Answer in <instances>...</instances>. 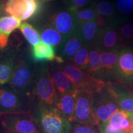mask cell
Masks as SVG:
<instances>
[{
    "mask_svg": "<svg viewBox=\"0 0 133 133\" xmlns=\"http://www.w3.org/2000/svg\"><path fill=\"white\" fill-rule=\"evenodd\" d=\"M0 120L5 129L14 133H43L31 113L0 114Z\"/></svg>",
    "mask_w": 133,
    "mask_h": 133,
    "instance_id": "8992f818",
    "label": "cell"
},
{
    "mask_svg": "<svg viewBox=\"0 0 133 133\" xmlns=\"http://www.w3.org/2000/svg\"><path fill=\"white\" fill-rule=\"evenodd\" d=\"M41 9L40 0H6L4 6L5 15L14 16L21 21L36 18Z\"/></svg>",
    "mask_w": 133,
    "mask_h": 133,
    "instance_id": "30bf717a",
    "label": "cell"
},
{
    "mask_svg": "<svg viewBox=\"0 0 133 133\" xmlns=\"http://www.w3.org/2000/svg\"><path fill=\"white\" fill-rule=\"evenodd\" d=\"M132 89H133V87H132Z\"/></svg>",
    "mask_w": 133,
    "mask_h": 133,
    "instance_id": "f35d334b",
    "label": "cell"
},
{
    "mask_svg": "<svg viewBox=\"0 0 133 133\" xmlns=\"http://www.w3.org/2000/svg\"><path fill=\"white\" fill-rule=\"evenodd\" d=\"M119 32L124 44H133V23H126L119 26Z\"/></svg>",
    "mask_w": 133,
    "mask_h": 133,
    "instance_id": "83f0119b",
    "label": "cell"
},
{
    "mask_svg": "<svg viewBox=\"0 0 133 133\" xmlns=\"http://www.w3.org/2000/svg\"><path fill=\"white\" fill-rule=\"evenodd\" d=\"M32 115L43 133H70L71 123L64 118L55 108L36 107Z\"/></svg>",
    "mask_w": 133,
    "mask_h": 133,
    "instance_id": "5b68a950",
    "label": "cell"
},
{
    "mask_svg": "<svg viewBox=\"0 0 133 133\" xmlns=\"http://www.w3.org/2000/svg\"><path fill=\"white\" fill-rule=\"evenodd\" d=\"M0 50H1V49H0Z\"/></svg>",
    "mask_w": 133,
    "mask_h": 133,
    "instance_id": "ab89813d",
    "label": "cell"
},
{
    "mask_svg": "<svg viewBox=\"0 0 133 133\" xmlns=\"http://www.w3.org/2000/svg\"><path fill=\"white\" fill-rule=\"evenodd\" d=\"M131 112H127V111L123 110H119L111 116L110 118L108 120V122L111 126V127L115 129H121L120 124L121 121L124 118L127 117Z\"/></svg>",
    "mask_w": 133,
    "mask_h": 133,
    "instance_id": "f1b7e54d",
    "label": "cell"
},
{
    "mask_svg": "<svg viewBox=\"0 0 133 133\" xmlns=\"http://www.w3.org/2000/svg\"><path fill=\"white\" fill-rule=\"evenodd\" d=\"M116 8L123 14H131L133 13V0H117Z\"/></svg>",
    "mask_w": 133,
    "mask_h": 133,
    "instance_id": "1f68e13d",
    "label": "cell"
},
{
    "mask_svg": "<svg viewBox=\"0 0 133 133\" xmlns=\"http://www.w3.org/2000/svg\"><path fill=\"white\" fill-rule=\"evenodd\" d=\"M97 128L101 133H125L121 129H115L113 128L108 121L99 123Z\"/></svg>",
    "mask_w": 133,
    "mask_h": 133,
    "instance_id": "d6a6232c",
    "label": "cell"
},
{
    "mask_svg": "<svg viewBox=\"0 0 133 133\" xmlns=\"http://www.w3.org/2000/svg\"><path fill=\"white\" fill-rule=\"evenodd\" d=\"M132 48L133 49V46H132Z\"/></svg>",
    "mask_w": 133,
    "mask_h": 133,
    "instance_id": "74e56055",
    "label": "cell"
},
{
    "mask_svg": "<svg viewBox=\"0 0 133 133\" xmlns=\"http://www.w3.org/2000/svg\"><path fill=\"white\" fill-rule=\"evenodd\" d=\"M103 51H120L125 44L119 32V25L110 24L101 29L96 45Z\"/></svg>",
    "mask_w": 133,
    "mask_h": 133,
    "instance_id": "7c38bea8",
    "label": "cell"
},
{
    "mask_svg": "<svg viewBox=\"0 0 133 133\" xmlns=\"http://www.w3.org/2000/svg\"><path fill=\"white\" fill-rule=\"evenodd\" d=\"M97 14L105 20L108 24L119 25V21L118 19L116 9L115 6L110 3L106 1L95 3L92 6Z\"/></svg>",
    "mask_w": 133,
    "mask_h": 133,
    "instance_id": "603a6c76",
    "label": "cell"
},
{
    "mask_svg": "<svg viewBox=\"0 0 133 133\" xmlns=\"http://www.w3.org/2000/svg\"><path fill=\"white\" fill-rule=\"evenodd\" d=\"M132 133H133V132H132Z\"/></svg>",
    "mask_w": 133,
    "mask_h": 133,
    "instance_id": "60d3db41",
    "label": "cell"
},
{
    "mask_svg": "<svg viewBox=\"0 0 133 133\" xmlns=\"http://www.w3.org/2000/svg\"><path fill=\"white\" fill-rule=\"evenodd\" d=\"M84 45L76 31L70 37L67 38L62 47L56 51V55L64 61H71Z\"/></svg>",
    "mask_w": 133,
    "mask_h": 133,
    "instance_id": "ffe728a7",
    "label": "cell"
},
{
    "mask_svg": "<svg viewBox=\"0 0 133 133\" xmlns=\"http://www.w3.org/2000/svg\"><path fill=\"white\" fill-rule=\"evenodd\" d=\"M71 12L74 14L78 25L86 22L97 21L99 18V16L93 7L83 8Z\"/></svg>",
    "mask_w": 133,
    "mask_h": 133,
    "instance_id": "484cf974",
    "label": "cell"
},
{
    "mask_svg": "<svg viewBox=\"0 0 133 133\" xmlns=\"http://www.w3.org/2000/svg\"><path fill=\"white\" fill-rule=\"evenodd\" d=\"M56 1V0H40L41 3H49V2H51V1Z\"/></svg>",
    "mask_w": 133,
    "mask_h": 133,
    "instance_id": "d590c367",
    "label": "cell"
},
{
    "mask_svg": "<svg viewBox=\"0 0 133 133\" xmlns=\"http://www.w3.org/2000/svg\"><path fill=\"white\" fill-rule=\"evenodd\" d=\"M36 107L53 109L57 95L48 69V63L38 64L32 89Z\"/></svg>",
    "mask_w": 133,
    "mask_h": 133,
    "instance_id": "6da1fadb",
    "label": "cell"
},
{
    "mask_svg": "<svg viewBox=\"0 0 133 133\" xmlns=\"http://www.w3.org/2000/svg\"><path fill=\"white\" fill-rule=\"evenodd\" d=\"M21 21L14 16H0V49L9 45L10 36L21 25Z\"/></svg>",
    "mask_w": 133,
    "mask_h": 133,
    "instance_id": "e0dca14e",
    "label": "cell"
},
{
    "mask_svg": "<svg viewBox=\"0 0 133 133\" xmlns=\"http://www.w3.org/2000/svg\"><path fill=\"white\" fill-rule=\"evenodd\" d=\"M101 51L97 46H91L86 73L94 78L101 80Z\"/></svg>",
    "mask_w": 133,
    "mask_h": 133,
    "instance_id": "cb8c5ba5",
    "label": "cell"
},
{
    "mask_svg": "<svg viewBox=\"0 0 133 133\" xmlns=\"http://www.w3.org/2000/svg\"><path fill=\"white\" fill-rule=\"evenodd\" d=\"M97 21L86 22L78 25L77 31L85 45L95 46L101 30Z\"/></svg>",
    "mask_w": 133,
    "mask_h": 133,
    "instance_id": "44dd1931",
    "label": "cell"
},
{
    "mask_svg": "<svg viewBox=\"0 0 133 133\" xmlns=\"http://www.w3.org/2000/svg\"><path fill=\"white\" fill-rule=\"evenodd\" d=\"M118 80L126 86L133 87V49L124 46L119 51L116 66Z\"/></svg>",
    "mask_w": 133,
    "mask_h": 133,
    "instance_id": "4fadbf2b",
    "label": "cell"
},
{
    "mask_svg": "<svg viewBox=\"0 0 133 133\" xmlns=\"http://www.w3.org/2000/svg\"><path fill=\"white\" fill-rule=\"evenodd\" d=\"M70 133H101L97 126H91L78 123H71Z\"/></svg>",
    "mask_w": 133,
    "mask_h": 133,
    "instance_id": "f546056e",
    "label": "cell"
},
{
    "mask_svg": "<svg viewBox=\"0 0 133 133\" xmlns=\"http://www.w3.org/2000/svg\"><path fill=\"white\" fill-rule=\"evenodd\" d=\"M91 47V46L84 44L77 52V54L75 56V57L71 61H71L78 67L86 72L88 66V63H89V56Z\"/></svg>",
    "mask_w": 133,
    "mask_h": 133,
    "instance_id": "4316f807",
    "label": "cell"
},
{
    "mask_svg": "<svg viewBox=\"0 0 133 133\" xmlns=\"http://www.w3.org/2000/svg\"><path fill=\"white\" fill-rule=\"evenodd\" d=\"M6 0H0V16H3L4 14V6Z\"/></svg>",
    "mask_w": 133,
    "mask_h": 133,
    "instance_id": "836d02e7",
    "label": "cell"
},
{
    "mask_svg": "<svg viewBox=\"0 0 133 133\" xmlns=\"http://www.w3.org/2000/svg\"><path fill=\"white\" fill-rule=\"evenodd\" d=\"M3 133H14V132H11V131H10L6 130V129H4V132H3Z\"/></svg>",
    "mask_w": 133,
    "mask_h": 133,
    "instance_id": "8d00e7d4",
    "label": "cell"
},
{
    "mask_svg": "<svg viewBox=\"0 0 133 133\" xmlns=\"http://www.w3.org/2000/svg\"><path fill=\"white\" fill-rule=\"evenodd\" d=\"M4 128H3L2 123H1V120H0V133L4 132Z\"/></svg>",
    "mask_w": 133,
    "mask_h": 133,
    "instance_id": "e575fe53",
    "label": "cell"
},
{
    "mask_svg": "<svg viewBox=\"0 0 133 133\" xmlns=\"http://www.w3.org/2000/svg\"><path fill=\"white\" fill-rule=\"evenodd\" d=\"M19 29L26 41L31 46H36L41 43L39 31L33 25L24 22Z\"/></svg>",
    "mask_w": 133,
    "mask_h": 133,
    "instance_id": "d4e9b609",
    "label": "cell"
},
{
    "mask_svg": "<svg viewBox=\"0 0 133 133\" xmlns=\"http://www.w3.org/2000/svg\"><path fill=\"white\" fill-rule=\"evenodd\" d=\"M23 52L9 84L17 92L32 96V89L38 64L31 61L28 54Z\"/></svg>",
    "mask_w": 133,
    "mask_h": 133,
    "instance_id": "3957f363",
    "label": "cell"
},
{
    "mask_svg": "<svg viewBox=\"0 0 133 133\" xmlns=\"http://www.w3.org/2000/svg\"><path fill=\"white\" fill-rule=\"evenodd\" d=\"M92 109L98 125L107 121L115 113L121 110L110 83L93 93Z\"/></svg>",
    "mask_w": 133,
    "mask_h": 133,
    "instance_id": "277c9868",
    "label": "cell"
},
{
    "mask_svg": "<svg viewBox=\"0 0 133 133\" xmlns=\"http://www.w3.org/2000/svg\"><path fill=\"white\" fill-rule=\"evenodd\" d=\"M58 64L62 70L74 83L78 90L88 89L94 93L107 83L101 79L93 78L71 61H65L62 64Z\"/></svg>",
    "mask_w": 133,
    "mask_h": 133,
    "instance_id": "ba28073f",
    "label": "cell"
},
{
    "mask_svg": "<svg viewBox=\"0 0 133 133\" xmlns=\"http://www.w3.org/2000/svg\"><path fill=\"white\" fill-rule=\"evenodd\" d=\"M36 104L33 96L18 92L9 83L0 86V114L29 112L33 114Z\"/></svg>",
    "mask_w": 133,
    "mask_h": 133,
    "instance_id": "7a4b0ae2",
    "label": "cell"
},
{
    "mask_svg": "<svg viewBox=\"0 0 133 133\" xmlns=\"http://www.w3.org/2000/svg\"><path fill=\"white\" fill-rule=\"evenodd\" d=\"M65 8L71 12L83 9L90 4L91 0H63Z\"/></svg>",
    "mask_w": 133,
    "mask_h": 133,
    "instance_id": "4dcf8cb0",
    "label": "cell"
},
{
    "mask_svg": "<svg viewBox=\"0 0 133 133\" xmlns=\"http://www.w3.org/2000/svg\"><path fill=\"white\" fill-rule=\"evenodd\" d=\"M119 51L101 52V80L110 83H115L116 81H118L116 75V66L119 59Z\"/></svg>",
    "mask_w": 133,
    "mask_h": 133,
    "instance_id": "9a60e30c",
    "label": "cell"
},
{
    "mask_svg": "<svg viewBox=\"0 0 133 133\" xmlns=\"http://www.w3.org/2000/svg\"><path fill=\"white\" fill-rule=\"evenodd\" d=\"M78 90L57 98L54 108L66 120L72 122L75 110Z\"/></svg>",
    "mask_w": 133,
    "mask_h": 133,
    "instance_id": "2e32d148",
    "label": "cell"
},
{
    "mask_svg": "<svg viewBox=\"0 0 133 133\" xmlns=\"http://www.w3.org/2000/svg\"><path fill=\"white\" fill-rule=\"evenodd\" d=\"M38 23L52 26L66 39L77 31L78 26L74 14L66 8L50 13L43 19L39 18Z\"/></svg>",
    "mask_w": 133,
    "mask_h": 133,
    "instance_id": "52a82bcc",
    "label": "cell"
},
{
    "mask_svg": "<svg viewBox=\"0 0 133 133\" xmlns=\"http://www.w3.org/2000/svg\"><path fill=\"white\" fill-rule=\"evenodd\" d=\"M41 40L44 44L52 46L57 51L62 47L66 38L57 30L47 24L38 23L37 25Z\"/></svg>",
    "mask_w": 133,
    "mask_h": 133,
    "instance_id": "ac0fdd59",
    "label": "cell"
},
{
    "mask_svg": "<svg viewBox=\"0 0 133 133\" xmlns=\"http://www.w3.org/2000/svg\"><path fill=\"white\" fill-rule=\"evenodd\" d=\"M12 41L8 47L0 50V86L9 83L24 51Z\"/></svg>",
    "mask_w": 133,
    "mask_h": 133,
    "instance_id": "9c48e42d",
    "label": "cell"
},
{
    "mask_svg": "<svg viewBox=\"0 0 133 133\" xmlns=\"http://www.w3.org/2000/svg\"><path fill=\"white\" fill-rule=\"evenodd\" d=\"M110 87L121 110L133 113V92L116 83H110Z\"/></svg>",
    "mask_w": 133,
    "mask_h": 133,
    "instance_id": "7402d4cb",
    "label": "cell"
},
{
    "mask_svg": "<svg viewBox=\"0 0 133 133\" xmlns=\"http://www.w3.org/2000/svg\"><path fill=\"white\" fill-rule=\"evenodd\" d=\"M92 102V91L88 89L78 90L75 110L72 122L91 126H97L98 123L93 112Z\"/></svg>",
    "mask_w": 133,
    "mask_h": 133,
    "instance_id": "8fae6325",
    "label": "cell"
},
{
    "mask_svg": "<svg viewBox=\"0 0 133 133\" xmlns=\"http://www.w3.org/2000/svg\"><path fill=\"white\" fill-rule=\"evenodd\" d=\"M29 56L33 62L39 64L53 62L57 55L56 49L53 46L40 43L30 48Z\"/></svg>",
    "mask_w": 133,
    "mask_h": 133,
    "instance_id": "d6986e66",
    "label": "cell"
},
{
    "mask_svg": "<svg viewBox=\"0 0 133 133\" xmlns=\"http://www.w3.org/2000/svg\"><path fill=\"white\" fill-rule=\"evenodd\" d=\"M48 69L57 98L78 90L74 83L59 67V64L56 61L48 63Z\"/></svg>",
    "mask_w": 133,
    "mask_h": 133,
    "instance_id": "5bb4252c",
    "label": "cell"
}]
</instances>
